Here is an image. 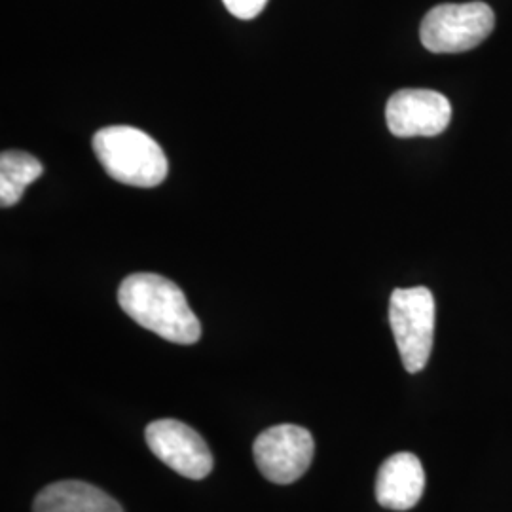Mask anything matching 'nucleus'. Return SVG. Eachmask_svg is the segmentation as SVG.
Here are the masks:
<instances>
[{
  "instance_id": "nucleus-1",
  "label": "nucleus",
  "mask_w": 512,
  "mask_h": 512,
  "mask_svg": "<svg viewBox=\"0 0 512 512\" xmlns=\"http://www.w3.org/2000/svg\"><path fill=\"white\" fill-rule=\"evenodd\" d=\"M118 304L135 323L167 342L190 346L202 336L200 319L183 291L162 275H129L118 289Z\"/></svg>"
},
{
  "instance_id": "nucleus-2",
  "label": "nucleus",
  "mask_w": 512,
  "mask_h": 512,
  "mask_svg": "<svg viewBox=\"0 0 512 512\" xmlns=\"http://www.w3.org/2000/svg\"><path fill=\"white\" fill-rule=\"evenodd\" d=\"M93 150L110 179L118 183L154 188L167 177L162 147L141 129L109 126L93 135Z\"/></svg>"
},
{
  "instance_id": "nucleus-3",
  "label": "nucleus",
  "mask_w": 512,
  "mask_h": 512,
  "mask_svg": "<svg viewBox=\"0 0 512 512\" xmlns=\"http://www.w3.org/2000/svg\"><path fill=\"white\" fill-rule=\"evenodd\" d=\"M494 10L486 2L439 4L421 21V44L433 54H461L492 35Z\"/></svg>"
},
{
  "instance_id": "nucleus-4",
  "label": "nucleus",
  "mask_w": 512,
  "mask_h": 512,
  "mask_svg": "<svg viewBox=\"0 0 512 512\" xmlns=\"http://www.w3.org/2000/svg\"><path fill=\"white\" fill-rule=\"evenodd\" d=\"M389 323L410 374L429 363L435 340V296L427 287L395 289L389 300Z\"/></svg>"
},
{
  "instance_id": "nucleus-5",
  "label": "nucleus",
  "mask_w": 512,
  "mask_h": 512,
  "mask_svg": "<svg viewBox=\"0 0 512 512\" xmlns=\"http://www.w3.org/2000/svg\"><path fill=\"white\" fill-rule=\"evenodd\" d=\"M315 442L300 425H275L260 433L253 446L256 467L274 484H291L308 471Z\"/></svg>"
},
{
  "instance_id": "nucleus-6",
  "label": "nucleus",
  "mask_w": 512,
  "mask_h": 512,
  "mask_svg": "<svg viewBox=\"0 0 512 512\" xmlns=\"http://www.w3.org/2000/svg\"><path fill=\"white\" fill-rule=\"evenodd\" d=\"M148 448L175 473L202 480L213 469L209 446L190 425L179 420L152 421L145 431Z\"/></svg>"
},
{
  "instance_id": "nucleus-7",
  "label": "nucleus",
  "mask_w": 512,
  "mask_h": 512,
  "mask_svg": "<svg viewBox=\"0 0 512 512\" xmlns=\"http://www.w3.org/2000/svg\"><path fill=\"white\" fill-rule=\"evenodd\" d=\"M387 128L395 137H435L452 122V105L435 90H401L385 107Z\"/></svg>"
},
{
  "instance_id": "nucleus-8",
  "label": "nucleus",
  "mask_w": 512,
  "mask_h": 512,
  "mask_svg": "<svg viewBox=\"0 0 512 512\" xmlns=\"http://www.w3.org/2000/svg\"><path fill=\"white\" fill-rule=\"evenodd\" d=\"M425 490V471L420 458L399 452L385 459L376 478V499L391 511H408L420 503Z\"/></svg>"
},
{
  "instance_id": "nucleus-9",
  "label": "nucleus",
  "mask_w": 512,
  "mask_h": 512,
  "mask_svg": "<svg viewBox=\"0 0 512 512\" xmlns=\"http://www.w3.org/2000/svg\"><path fill=\"white\" fill-rule=\"evenodd\" d=\"M35 512H124L114 497L88 482L61 480L46 486L35 499Z\"/></svg>"
},
{
  "instance_id": "nucleus-10",
  "label": "nucleus",
  "mask_w": 512,
  "mask_h": 512,
  "mask_svg": "<svg viewBox=\"0 0 512 512\" xmlns=\"http://www.w3.org/2000/svg\"><path fill=\"white\" fill-rule=\"evenodd\" d=\"M42 175V164L21 150H6L0 156V205L12 207L23 198L25 188Z\"/></svg>"
},
{
  "instance_id": "nucleus-11",
  "label": "nucleus",
  "mask_w": 512,
  "mask_h": 512,
  "mask_svg": "<svg viewBox=\"0 0 512 512\" xmlns=\"http://www.w3.org/2000/svg\"><path fill=\"white\" fill-rule=\"evenodd\" d=\"M226 10L238 19H255L268 4V0H222Z\"/></svg>"
}]
</instances>
